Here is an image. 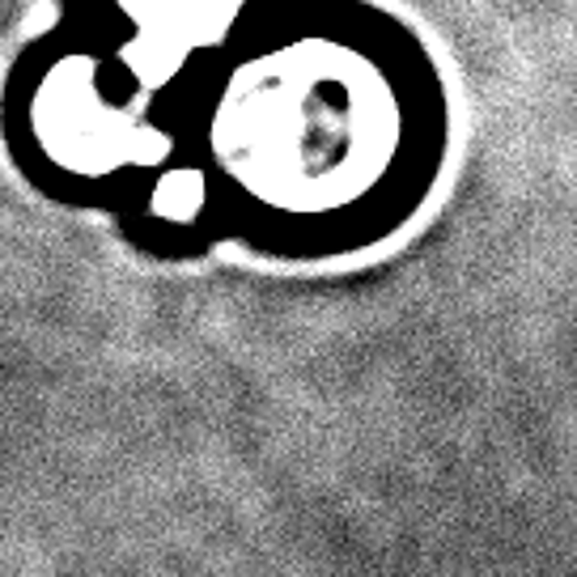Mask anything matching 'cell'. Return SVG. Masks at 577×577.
I'll use <instances>...</instances> for the list:
<instances>
[{"mask_svg": "<svg viewBox=\"0 0 577 577\" xmlns=\"http://www.w3.org/2000/svg\"><path fill=\"white\" fill-rule=\"evenodd\" d=\"M110 4L115 13L128 18L145 47H192L200 39H221L229 26L243 34L285 0H110Z\"/></svg>", "mask_w": 577, "mask_h": 577, "instance_id": "obj_3", "label": "cell"}, {"mask_svg": "<svg viewBox=\"0 0 577 577\" xmlns=\"http://www.w3.org/2000/svg\"><path fill=\"white\" fill-rule=\"evenodd\" d=\"M450 85L374 0H285L234 39L209 158L276 255L340 259L404 234L446 179Z\"/></svg>", "mask_w": 577, "mask_h": 577, "instance_id": "obj_1", "label": "cell"}, {"mask_svg": "<svg viewBox=\"0 0 577 577\" xmlns=\"http://www.w3.org/2000/svg\"><path fill=\"white\" fill-rule=\"evenodd\" d=\"M30 128L39 153L73 174H107L153 158V137L137 115H124L110 103L89 60H60L34 82Z\"/></svg>", "mask_w": 577, "mask_h": 577, "instance_id": "obj_2", "label": "cell"}]
</instances>
